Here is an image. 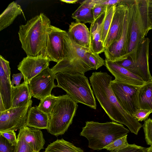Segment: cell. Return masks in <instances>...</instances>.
<instances>
[{
    "instance_id": "cell-2",
    "label": "cell",
    "mask_w": 152,
    "mask_h": 152,
    "mask_svg": "<svg viewBox=\"0 0 152 152\" xmlns=\"http://www.w3.org/2000/svg\"><path fill=\"white\" fill-rule=\"evenodd\" d=\"M50 19L41 13L19 26L18 34L22 48L27 56L41 54L46 47Z\"/></svg>"
},
{
    "instance_id": "cell-16",
    "label": "cell",
    "mask_w": 152,
    "mask_h": 152,
    "mask_svg": "<svg viewBox=\"0 0 152 152\" xmlns=\"http://www.w3.org/2000/svg\"><path fill=\"white\" fill-rule=\"evenodd\" d=\"M104 65L115 77V80L119 82L138 87H141L146 83L139 76L119 66L115 62L105 58Z\"/></svg>"
},
{
    "instance_id": "cell-10",
    "label": "cell",
    "mask_w": 152,
    "mask_h": 152,
    "mask_svg": "<svg viewBox=\"0 0 152 152\" xmlns=\"http://www.w3.org/2000/svg\"><path fill=\"white\" fill-rule=\"evenodd\" d=\"M55 79L56 74L49 66L33 78L28 82L32 96L41 101L51 94L52 89L56 87Z\"/></svg>"
},
{
    "instance_id": "cell-38",
    "label": "cell",
    "mask_w": 152,
    "mask_h": 152,
    "mask_svg": "<svg viewBox=\"0 0 152 152\" xmlns=\"http://www.w3.org/2000/svg\"><path fill=\"white\" fill-rule=\"evenodd\" d=\"M14 146H12L0 135V152H14Z\"/></svg>"
},
{
    "instance_id": "cell-15",
    "label": "cell",
    "mask_w": 152,
    "mask_h": 152,
    "mask_svg": "<svg viewBox=\"0 0 152 152\" xmlns=\"http://www.w3.org/2000/svg\"><path fill=\"white\" fill-rule=\"evenodd\" d=\"M127 7L126 0H123L116 5L105 44V49L119 38Z\"/></svg>"
},
{
    "instance_id": "cell-42",
    "label": "cell",
    "mask_w": 152,
    "mask_h": 152,
    "mask_svg": "<svg viewBox=\"0 0 152 152\" xmlns=\"http://www.w3.org/2000/svg\"><path fill=\"white\" fill-rule=\"evenodd\" d=\"M123 0H95L96 3L106 6H110L117 5Z\"/></svg>"
},
{
    "instance_id": "cell-39",
    "label": "cell",
    "mask_w": 152,
    "mask_h": 152,
    "mask_svg": "<svg viewBox=\"0 0 152 152\" xmlns=\"http://www.w3.org/2000/svg\"><path fill=\"white\" fill-rule=\"evenodd\" d=\"M0 65L2 66L8 80L11 82L10 80L11 72L9 62L5 59L2 56L0 55Z\"/></svg>"
},
{
    "instance_id": "cell-35",
    "label": "cell",
    "mask_w": 152,
    "mask_h": 152,
    "mask_svg": "<svg viewBox=\"0 0 152 152\" xmlns=\"http://www.w3.org/2000/svg\"><path fill=\"white\" fill-rule=\"evenodd\" d=\"M115 62L119 66L133 73L134 68V65L130 57L128 56L126 58Z\"/></svg>"
},
{
    "instance_id": "cell-19",
    "label": "cell",
    "mask_w": 152,
    "mask_h": 152,
    "mask_svg": "<svg viewBox=\"0 0 152 152\" xmlns=\"http://www.w3.org/2000/svg\"><path fill=\"white\" fill-rule=\"evenodd\" d=\"M105 12L94 20L91 24L90 28L91 37V50L93 53L99 54L104 52L105 49L102 41V26Z\"/></svg>"
},
{
    "instance_id": "cell-5",
    "label": "cell",
    "mask_w": 152,
    "mask_h": 152,
    "mask_svg": "<svg viewBox=\"0 0 152 152\" xmlns=\"http://www.w3.org/2000/svg\"><path fill=\"white\" fill-rule=\"evenodd\" d=\"M57 82L56 87L65 91L72 99L77 103L96 109V104L92 89L84 74L59 73L56 74Z\"/></svg>"
},
{
    "instance_id": "cell-23",
    "label": "cell",
    "mask_w": 152,
    "mask_h": 152,
    "mask_svg": "<svg viewBox=\"0 0 152 152\" xmlns=\"http://www.w3.org/2000/svg\"><path fill=\"white\" fill-rule=\"evenodd\" d=\"M23 14L20 6L13 1L9 4L0 16V31L10 25L19 15Z\"/></svg>"
},
{
    "instance_id": "cell-1",
    "label": "cell",
    "mask_w": 152,
    "mask_h": 152,
    "mask_svg": "<svg viewBox=\"0 0 152 152\" xmlns=\"http://www.w3.org/2000/svg\"><path fill=\"white\" fill-rule=\"evenodd\" d=\"M94 95L109 118L126 126L137 135L142 125L121 107L111 86L112 77L101 71L93 72L89 77Z\"/></svg>"
},
{
    "instance_id": "cell-29",
    "label": "cell",
    "mask_w": 152,
    "mask_h": 152,
    "mask_svg": "<svg viewBox=\"0 0 152 152\" xmlns=\"http://www.w3.org/2000/svg\"><path fill=\"white\" fill-rule=\"evenodd\" d=\"M86 55L88 59L94 70H97L105 65V60L99 54L94 53L91 50L87 52Z\"/></svg>"
},
{
    "instance_id": "cell-36",
    "label": "cell",
    "mask_w": 152,
    "mask_h": 152,
    "mask_svg": "<svg viewBox=\"0 0 152 152\" xmlns=\"http://www.w3.org/2000/svg\"><path fill=\"white\" fill-rule=\"evenodd\" d=\"M152 113V111L151 110L140 109L133 114L132 116L139 122L142 121L147 119Z\"/></svg>"
},
{
    "instance_id": "cell-21",
    "label": "cell",
    "mask_w": 152,
    "mask_h": 152,
    "mask_svg": "<svg viewBox=\"0 0 152 152\" xmlns=\"http://www.w3.org/2000/svg\"><path fill=\"white\" fill-rule=\"evenodd\" d=\"M50 119L47 114L39 109L37 107H32L28 113L26 125L30 127L47 130Z\"/></svg>"
},
{
    "instance_id": "cell-3",
    "label": "cell",
    "mask_w": 152,
    "mask_h": 152,
    "mask_svg": "<svg viewBox=\"0 0 152 152\" xmlns=\"http://www.w3.org/2000/svg\"><path fill=\"white\" fill-rule=\"evenodd\" d=\"M126 3L128 40L126 53L121 59L128 56L132 58L135 57L140 42L150 31L146 0H126Z\"/></svg>"
},
{
    "instance_id": "cell-26",
    "label": "cell",
    "mask_w": 152,
    "mask_h": 152,
    "mask_svg": "<svg viewBox=\"0 0 152 152\" xmlns=\"http://www.w3.org/2000/svg\"><path fill=\"white\" fill-rule=\"evenodd\" d=\"M44 152H84L80 148L75 146L63 139H57L50 143Z\"/></svg>"
},
{
    "instance_id": "cell-20",
    "label": "cell",
    "mask_w": 152,
    "mask_h": 152,
    "mask_svg": "<svg viewBox=\"0 0 152 152\" xmlns=\"http://www.w3.org/2000/svg\"><path fill=\"white\" fill-rule=\"evenodd\" d=\"M12 108L23 106L27 104L32 96L27 81L17 86H12Z\"/></svg>"
},
{
    "instance_id": "cell-32",
    "label": "cell",
    "mask_w": 152,
    "mask_h": 152,
    "mask_svg": "<svg viewBox=\"0 0 152 152\" xmlns=\"http://www.w3.org/2000/svg\"><path fill=\"white\" fill-rule=\"evenodd\" d=\"M142 127L147 144L152 146V119L149 118L145 121Z\"/></svg>"
},
{
    "instance_id": "cell-25",
    "label": "cell",
    "mask_w": 152,
    "mask_h": 152,
    "mask_svg": "<svg viewBox=\"0 0 152 152\" xmlns=\"http://www.w3.org/2000/svg\"><path fill=\"white\" fill-rule=\"evenodd\" d=\"M138 97L140 109L152 111V79L140 87Z\"/></svg>"
},
{
    "instance_id": "cell-6",
    "label": "cell",
    "mask_w": 152,
    "mask_h": 152,
    "mask_svg": "<svg viewBox=\"0 0 152 152\" xmlns=\"http://www.w3.org/2000/svg\"><path fill=\"white\" fill-rule=\"evenodd\" d=\"M66 39L64 57L51 69L53 72L55 74L59 73L84 74L88 71L94 70L86 55L91 50L76 43L67 32Z\"/></svg>"
},
{
    "instance_id": "cell-37",
    "label": "cell",
    "mask_w": 152,
    "mask_h": 152,
    "mask_svg": "<svg viewBox=\"0 0 152 152\" xmlns=\"http://www.w3.org/2000/svg\"><path fill=\"white\" fill-rule=\"evenodd\" d=\"M95 4L92 9L94 20L98 18L106 11L107 6L103 4H97L94 0Z\"/></svg>"
},
{
    "instance_id": "cell-41",
    "label": "cell",
    "mask_w": 152,
    "mask_h": 152,
    "mask_svg": "<svg viewBox=\"0 0 152 152\" xmlns=\"http://www.w3.org/2000/svg\"><path fill=\"white\" fill-rule=\"evenodd\" d=\"M24 78L23 74L21 72L16 74H13L12 79L11 82L12 86H17L20 85L22 78Z\"/></svg>"
},
{
    "instance_id": "cell-17",
    "label": "cell",
    "mask_w": 152,
    "mask_h": 152,
    "mask_svg": "<svg viewBox=\"0 0 152 152\" xmlns=\"http://www.w3.org/2000/svg\"><path fill=\"white\" fill-rule=\"evenodd\" d=\"M67 33L76 43L91 50L90 33L85 24L77 21L72 22L69 26Z\"/></svg>"
},
{
    "instance_id": "cell-31",
    "label": "cell",
    "mask_w": 152,
    "mask_h": 152,
    "mask_svg": "<svg viewBox=\"0 0 152 152\" xmlns=\"http://www.w3.org/2000/svg\"><path fill=\"white\" fill-rule=\"evenodd\" d=\"M14 152H34L30 146L24 140L19 132L17 136L16 144L14 146Z\"/></svg>"
},
{
    "instance_id": "cell-9",
    "label": "cell",
    "mask_w": 152,
    "mask_h": 152,
    "mask_svg": "<svg viewBox=\"0 0 152 152\" xmlns=\"http://www.w3.org/2000/svg\"><path fill=\"white\" fill-rule=\"evenodd\" d=\"M111 86L118 102L123 108L132 115L140 109L138 91L140 87L130 85L112 80Z\"/></svg>"
},
{
    "instance_id": "cell-7",
    "label": "cell",
    "mask_w": 152,
    "mask_h": 152,
    "mask_svg": "<svg viewBox=\"0 0 152 152\" xmlns=\"http://www.w3.org/2000/svg\"><path fill=\"white\" fill-rule=\"evenodd\" d=\"M78 107L67 94L61 96L50 117L48 132L56 137L64 134L72 124Z\"/></svg>"
},
{
    "instance_id": "cell-28",
    "label": "cell",
    "mask_w": 152,
    "mask_h": 152,
    "mask_svg": "<svg viewBox=\"0 0 152 152\" xmlns=\"http://www.w3.org/2000/svg\"><path fill=\"white\" fill-rule=\"evenodd\" d=\"M60 97L61 96H56L50 94L40 101L39 105L36 107L39 109L47 114L50 118L53 109Z\"/></svg>"
},
{
    "instance_id": "cell-44",
    "label": "cell",
    "mask_w": 152,
    "mask_h": 152,
    "mask_svg": "<svg viewBox=\"0 0 152 152\" xmlns=\"http://www.w3.org/2000/svg\"><path fill=\"white\" fill-rule=\"evenodd\" d=\"M6 110L4 107L2 101L0 98V112H2L5 111Z\"/></svg>"
},
{
    "instance_id": "cell-30",
    "label": "cell",
    "mask_w": 152,
    "mask_h": 152,
    "mask_svg": "<svg viewBox=\"0 0 152 152\" xmlns=\"http://www.w3.org/2000/svg\"><path fill=\"white\" fill-rule=\"evenodd\" d=\"M127 135L124 136L114 141L104 147V149L111 151L117 150L128 145L127 141Z\"/></svg>"
},
{
    "instance_id": "cell-12",
    "label": "cell",
    "mask_w": 152,
    "mask_h": 152,
    "mask_svg": "<svg viewBox=\"0 0 152 152\" xmlns=\"http://www.w3.org/2000/svg\"><path fill=\"white\" fill-rule=\"evenodd\" d=\"M150 42V40L148 37H145L141 40L133 60L134 68L133 73L140 77L145 82L152 79L149 66Z\"/></svg>"
},
{
    "instance_id": "cell-43",
    "label": "cell",
    "mask_w": 152,
    "mask_h": 152,
    "mask_svg": "<svg viewBox=\"0 0 152 152\" xmlns=\"http://www.w3.org/2000/svg\"><path fill=\"white\" fill-rule=\"evenodd\" d=\"M60 1L68 4H75L78 1V0H60Z\"/></svg>"
},
{
    "instance_id": "cell-18",
    "label": "cell",
    "mask_w": 152,
    "mask_h": 152,
    "mask_svg": "<svg viewBox=\"0 0 152 152\" xmlns=\"http://www.w3.org/2000/svg\"><path fill=\"white\" fill-rule=\"evenodd\" d=\"M19 132L34 152H40L44 149L45 141L41 129L25 125L19 129Z\"/></svg>"
},
{
    "instance_id": "cell-34",
    "label": "cell",
    "mask_w": 152,
    "mask_h": 152,
    "mask_svg": "<svg viewBox=\"0 0 152 152\" xmlns=\"http://www.w3.org/2000/svg\"><path fill=\"white\" fill-rule=\"evenodd\" d=\"M146 148L134 144H129L125 147L109 152H146Z\"/></svg>"
},
{
    "instance_id": "cell-22",
    "label": "cell",
    "mask_w": 152,
    "mask_h": 152,
    "mask_svg": "<svg viewBox=\"0 0 152 152\" xmlns=\"http://www.w3.org/2000/svg\"><path fill=\"white\" fill-rule=\"evenodd\" d=\"M95 3L94 0H86L72 13V18L76 21L83 24L92 23L94 21L92 9Z\"/></svg>"
},
{
    "instance_id": "cell-45",
    "label": "cell",
    "mask_w": 152,
    "mask_h": 152,
    "mask_svg": "<svg viewBox=\"0 0 152 152\" xmlns=\"http://www.w3.org/2000/svg\"><path fill=\"white\" fill-rule=\"evenodd\" d=\"M146 152H152V146H150L147 148Z\"/></svg>"
},
{
    "instance_id": "cell-40",
    "label": "cell",
    "mask_w": 152,
    "mask_h": 152,
    "mask_svg": "<svg viewBox=\"0 0 152 152\" xmlns=\"http://www.w3.org/2000/svg\"><path fill=\"white\" fill-rule=\"evenodd\" d=\"M148 21L149 30L152 29V0H146Z\"/></svg>"
},
{
    "instance_id": "cell-33",
    "label": "cell",
    "mask_w": 152,
    "mask_h": 152,
    "mask_svg": "<svg viewBox=\"0 0 152 152\" xmlns=\"http://www.w3.org/2000/svg\"><path fill=\"white\" fill-rule=\"evenodd\" d=\"M0 135L5 138L12 146L16 145L17 138L14 130L6 129L0 131Z\"/></svg>"
},
{
    "instance_id": "cell-24",
    "label": "cell",
    "mask_w": 152,
    "mask_h": 152,
    "mask_svg": "<svg viewBox=\"0 0 152 152\" xmlns=\"http://www.w3.org/2000/svg\"><path fill=\"white\" fill-rule=\"evenodd\" d=\"M0 94L6 110L11 108L12 86L2 66L0 65Z\"/></svg>"
},
{
    "instance_id": "cell-27",
    "label": "cell",
    "mask_w": 152,
    "mask_h": 152,
    "mask_svg": "<svg viewBox=\"0 0 152 152\" xmlns=\"http://www.w3.org/2000/svg\"><path fill=\"white\" fill-rule=\"evenodd\" d=\"M117 5L107 6L102 29V41L104 47Z\"/></svg>"
},
{
    "instance_id": "cell-11",
    "label": "cell",
    "mask_w": 152,
    "mask_h": 152,
    "mask_svg": "<svg viewBox=\"0 0 152 152\" xmlns=\"http://www.w3.org/2000/svg\"><path fill=\"white\" fill-rule=\"evenodd\" d=\"M31 100L25 106L10 108L0 112V131L11 129L17 131L26 125L28 111L32 107Z\"/></svg>"
},
{
    "instance_id": "cell-8",
    "label": "cell",
    "mask_w": 152,
    "mask_h": 152,
    "mask_svg": "<svg viewBox=\"0 0 152 152\" xmlns=\"http://www.w3.org/2000/svg\"><path fill=\"white\" fill-rule=\"evenodd\" d=\"M67 32L50 25L48 28L46 47L41 54L47 57L50 61L58 63L62 60L65 56Z\"/></svg>"
},
{
    "instance_id": "cell-13",
    "label": "cell",
    "mask_w": 152,
    "mask_h": 152,
    "mask_svg": "<svg viewBox=\"0 0 152 152\" xmlns=\"http://www.w3.org/2000/svg\"><path fill=\"white\" fill-rule=\"evenodd\" d=\"M50 60L42 54L34 56H27L18 65V69L21 72L24 81L28 83L34 77L49 66Z\"/></svg>"
},
{
    "instance_id": "cell-14",
    "label": "cell",
    "mask_w": 152,
    "mask_h": 152,
    "mask_svg": "<svg viewBox=\"0 0 152 152\" xmlns=\"http://www.w3.org/2000/svg\"><path fill=\"white\" fill-rule=\"evenodd\" d=\"M127 8L128 7L125 15L122 31L119 38L105 49L104 52L106 58L113 62L121 60L126 53L128 40Z\"/></svg>"
},
{
    "instance_id": "cell-4",
    "label": "cell",
    "mask_w": 152,
    "mask_h": 152,
    "mask_svg": "<svg viewBox=\"0 0 152 152\" xmlns=\"http://www.w3.org/2000/svg\"><path fill=\"white\" fill-rule=\"evenodd\" d=\"M129 132L122 124L115 122L100 123L87 121L80 135L87 139L89 148L98 151L104 149L116 140L128 135Z\"/></svg>"
}]
</instances>
